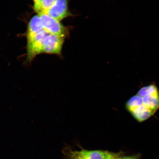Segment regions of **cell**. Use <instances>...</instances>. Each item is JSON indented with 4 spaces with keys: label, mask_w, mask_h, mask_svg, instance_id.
<instances>
[{
    "label": "cell",
    "mask_w": 159,
    "mask_h": 159,
    "mask_svg": "<svg viewBox=\"0 0 159 159\" xmlns=\"http://www.w3.org/2000/svg\"><path fill=\"white\" fill-rule=\"evenodd\" d=\"M137 94L142 98V104L154 114L159 109V93L156 85L143 87Z\"/></svg>",
    "instance_id": "1"
},
{
    "label": "cell",
    "mask_w": 159,
    "mask_h": 159,
    "mask_svg": "<svg viewBox=\"0 0 159 159\" xmlns=\"http://www.w3.org/2000/svg\"><path fill=\"white\" fill-rule=\"evenodd\" d=\"M43 29L47 32L63 38L68 34V30L60 21L45 13H39Z\"/></svg>",
    "instance_id": "2"
},
{
    "label": "cell",
    "mask_w": 159,
    "mask_h": 159,
    "mask_svg": "<svg viewBox=\"0 0 159 159\" xmlns=\"http://www.w3.org/2000/svg\"><path fill=\"white\" fill-rule=\"evenodd\" d=\"M49 34L44 30L37 34L34 37L27 39L28 60L31 61L36 56L43 53V41Z\"/></svg>",
    "instance_id": "3"
},
{
    "label": "cell",
    "mask_w": 159,
    "mask_h": 159,
    "mask_svg": "<svg viewBox=\"0 0 159 159\" xmlns=\"http://www.w3.org/2000/svg\"><path fill=\"white\" fill-rule=\"evenodd\" d=\"M65 39L49 34L43 41V53L60 55Z\"/></svg>",
    "instance_id": "4"
},
{
    "label": "cell",
    "mask_w": 159,
    "mask_h": 159,
    "mask_svg": "<svg viewBox=\"0 0 159 159\" xmlns=\"http://www.w3.org/2000/svg\"><path fill=\"white\" fill-rule=\"evenodd\" d=\"M68 2V0H56L50 8L45 13L60 21L71 15L69 11Z\"/></svg>",
    "instance_id": "5"
},
{
    "label": "cell",
    "mask_w": 159,
    "mask_h": 159,
    "mask_svg": "<svg viewBox=\"0 0 159 159\" xmlns=\"http://www.w3.org/2000/svg\"><path fill=\"white\" fill-rule=\"evenodd\" d=\"M44 30L39 16L33 17L30 22L27 34V39L31 38L40 32Z\"/></svg>",
    "instance_id": "6"
},
{
    "label": "cell",
    "mask_w": 159,
    "mask_h": 159,
    "mask_svg": "<svg viewBox=\"0 0 159 159\" xmlns=\"http://www.w3.org/2000/svg\"><path fill=\"white\" fill-rule=\"evenodd\" d=\"M107 151L101 150H88L82 149L78 152L83 159H104Z\"/></svg>",
    "instance_id": "7"
},
{
    "label": "cell",
    "mask_w": 159,
    "mask_h": 159,
    "mask_svg": "<svg viewBox=\"0 0 159 159\" xmlns=\"http://www.w3.org/2000/svg\"><path fill=\"white\" fill-rule=\"evenodd\" d=\"M56 0H43L40 3L35 4V11L39 13H45L54 3Z\"/></svg>",
    "instance_id": "8"
},
{
    "label": "cell",
    "mask_w": 159,
    "mask_h": 159,
    "mask_svg": "<svg viewBox=\"0 0 159 159\" xmlns=\"http://www.w3.org/2000/svg\"><path fill=\"white\" fill-rule=\"evenodd\" d=\"M67 156L69 159H83L77 151L69 150Z\"/></svg>",
    "instance_id": "9"
},
{
    "label": "cell",
    "mask_w": 159,
    "mask_h": 159,
    "mask_svg": "<svg viewBox=\"0 0 159 159\" xmlns=\"http://www.w3.org/2000/svg\"><path fill=\"white\" fill-rule=\"evenodd\" d=\"M122 154L121 152L114 153L107 151L104 159H118Z\"/></svg>",
    "instance_id": "10"
},
{
    "label": "cell",
    "mask_w": 159,
    "mask_h": 159,
    "mask_svg": "<svg viewBox=\"0 0 159 159\" xmlns=\"http://www.w3.org/2000/svg\"><path fill=\"white\" fill-rule=\"evenodd\" d=\"M118 159H140L139 155H134L132 156H123L122 155L119 157Z\"/></svg>",
    "instance_id": "11"
},
{
    "label": "cell",
    "mask_w": 159,
    "mask_h": 159,
    "mask_svg": "<svg viewBox=\"0 0 159 159\" xmlns=\"http://www.w3.org/2000/svg\"><path fill=\"white\" fill-rule=\"evenodd\" d=\"M43 0H34V2L35 4H37L40 3Z\"/></svg>",
    "instance_id": "12"
}]
</instances>
